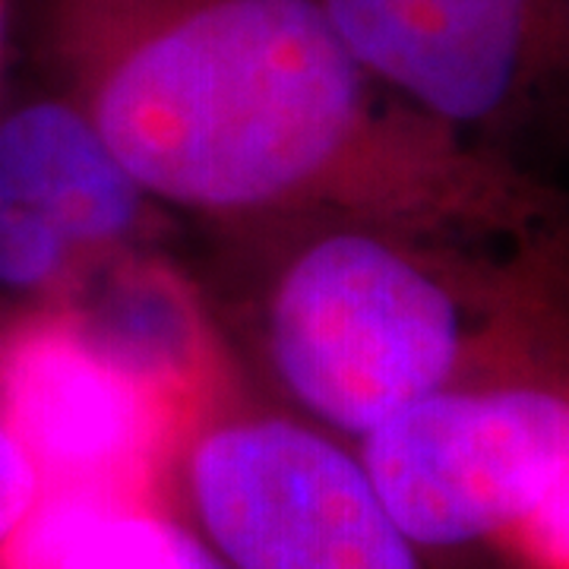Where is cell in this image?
I'll return each mask as SVG.
<instances>
[{"label":"cell","instance_id":"obj_1","mask_svg":"<svg viewBox=\"0 0 569 569\" xmlns=\"http://www.w3.org/2000/svg\"><path fill=\"white\" fill-rule=\"evenodd\" d=\"M63 96L140 187L231 234H519L535 193L351 61L317 0H41Z\"/></svg>","mask_w":569,"mask_h":569},{"label":"cell","instance_id":"obj_2","mask_svg":"<svg viewBox=\"0 0 569 569\" xmlns=\"http://www.w3.org/2000/svg\"><path fill=\"white\" fill-rule=\"evenodd\" d=\"M247 326L266 377L307 421L365 437L440 389L538 377L548 305L529 263L485 238L367 219H310L257 234Z\"/></svg>","mask_w":569,"mask_h":569},{"label":"cell","instance_id":"obj_3","mask_svg":"<svg viewBox=\"0 0 569 569\" xmlns=\"http://www.w3.org/2000/svg\"><path fill=\"white\" fill-rule=\"evenodd\" d=\"M355 452L415 548H567L569 402L553 377L440 389L370 427Z\"/></svg>","mask_w":569,"mask_h":569},{"label":"cell","instance_id":"obj_4","mask_svg":"<svg viewBox=\"0 0 569 569\" xmlns=\"http://www.w3.org/2000/svg\"><path fill=\"white\" fill-rule=\"evenodd\" d=\"M171 466L228 569H421L358 452L305 415L203 402L200 387Z\"/></svg>","mask_w":569,"mask_h":569},{"label":"cell","instance_id":"obj_5","mask_svg":"<svg viewBox=\"0 0 569 569\" xmlns=\"http://www.w3.org/2000/svg\"><path fill=\"white\" fill-rule=\"evenodd\" d=\"M193 396L121 361L61 301L0 323V425L41 490L156 500Z\"/></svg>","mask_w":569,"mask_h":569},{"label":"cell","instance_id":"obj_6","mask_svg":"<svg viewBox=\"0 0 569 569\" xmlns=\"http://www.w3.org/2000/svg\"><path fill=\"white\" fill-rule=\"evenodd\" d=\"M351 61L449 130L507 118L553 51L550 0H317Z\"/></svg>","mask_w":569,"mask_h":569},{"label":"cell","instance_id":"obj_7","mask_svg":"<svg viewBox=\"0 0 569 569\" xmlns=\"http://www.w3.org/2000/svg\"><path fill=\"white\" fill-rule=\"evenodd\" d=\"M0 174L80 257L127 253L159 206L63 92L0 104Z\"/></svg>","mask_w":569,"mask_h":569},{"label":"cell","instance_id":"obj_8","mask_svg":"<svg viewBox=\"0 0 569 569\" xmlns=\"http://www.w3.org/2000/svg\"><path fill=\"white\" fill-rule=\"evenodd\" d=\"M51 569H228V563L200 531L149 500L89 512Z\"/></svg>","mask_w":569,"mask_h":569},{"label":"cell","instance_id":"obj_9","mask_svg":"<svg viewBox=\"0 0 569 569\" xmlns=\"http://www.w3.org/2000/svg\"><path fill=\"white\" fill-rule=\"evenodd\" d=\"M80 253L41 209L0 174V291L58 301Z\"/></svg>","mask_w":569,"mask_h":569},{"label":"cell","instance_id":"obj_10","mask_svg":"<svg viewBox=\"0 0 569 569\" xmlns=\"http://www.w3.org/2000/svg\"><path fill=\"white\" fill-rule=\"evenodd\" d=\"M17 3L20 0H0V92L7 80V63H10V44H13V26H17Z\"/></svg>","mask_w":569,"mask_h":569}]
</instances>
